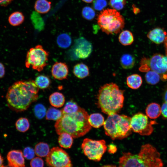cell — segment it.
Masks as SVG:
<instances>
[{"mask_svg":"<svg viewBox=\"0 0 167 167\" xmlns=\"http://www.w3.org/2000/svg\"><path fill=\"white\" fill-rule=\"evenodd\" d=\"M140 65V71L152 70L159 74L161 79H167V56L156 54L150 58L142 59Z\"/></svg>","mask_w":167,"mask_h":167,"instance_id":"obj_8","label":"cell"},{"mask_svg":"<svg viewBox=\"0 0 167 167\" xmlns=\"http://www.w3.org/2000/svg\"><path fill=\"white\" fill-rule=\"evenodd\" d=\"M61 110L50 107L47 110L46 114V119L47 120L57 121L62 116Z\"/></svg>","mask_w":167,"mask_h":167,"instance_id":"obj_31","label":"cell"},{"mask_svg":"<svg viewBox=\"0 0 167 167\" xmlns=\"http://www.w3.org/2000/svg\"><path fill=\"white\" fill-rule=\"evenodd\" d=\"M39 90L34 80L16 81L9 87L6 93L7 105L16 112L24 111L37 100Z\"/></svg>","mask_w":167,"mask_h":167,"instance_id":"obj_1","label":"cell"},{"mask_svg":"<svg viewBox=\"0 0 167 167\" xmlns=\"http://www.w3.org/2000/svg\"><path fill=\"white\" fill-rule=\"evenodd\" d=\"M131 119L130 117L125 115H109L104 124L105 134L113 140L127 137L132 133Z\"/></svg>","mask_w":167,"mask_h":167,"instance_id":"obj_5","label":"cell"},{"mask_svg":"<svg viewBox=\"0 0 167 167\" xmlns=\"http://www.w3.org/2000/svg\"><path fill=\"white\" fill-rule=\"evenodd\" d=\"M73 72L74 75L79 79L85 78L88 76L89 74L88 67L83 63L75 65L74 66Z\"/></svg>","mask_w":167,"mask_h":167,"instance_id":"obj_17","label":"cell"},{"mask_svg":"<svg viewBox=\"0 0 167 167\" xmlns=\"http://www.w3.org/2000/svg\"><path fill=\"white\" fill-rule=\"evenodd\" d=\"M10 167L9 166V167Z\"/></svg>","mask_w":167,"mask_h":167,"instance_id":"obj_49","label":"cell"},{"mask_svg":"<svg viewBox=\"0 0 167 167\" xmlns=\"http://www.w3.org/2000/svg\"><path fill=\"white\" fill-rule=\"evenodd\" d=\"M34 81L39 88L42 89H45L48 88L51 83L49 78L44 75H40L37 76Z\"/></svg>","mask_w":167,"mask_h":167,"instance_id":"obj_30","label":"cell"},{"mask_svg":"<svg viewBox=\"0 0 167 167\" xmlns=\"http://www.w3.org/2000/svg\"><path fill=\"white\" fill-rule=\"evenodd\" d=\"M30 165L31 167H44V162L41 158L36 157L31 160Z\"/></svg>","mask_w":167,"mask_h":167,"instance_id":"obj_39","label":"cell"},{"mask_svg":"<svg viewBox=\"0 0 167 167\" xmlns=\"http://www.w3.org/2000/svg\"><path fill=\"white\" fill-rule=\"evenodd\" d=\"M145 78L147 83L151 85L156 84L161 79V76L159 74L152 70L147 71Z\"/></svg>","mask_w":167,"mask_h":167,"instance_id":"obj_32","label":"cell"},{"mask_svg":"<svg viewBox=\"0 0 167 167\" xmlns=\"http://www.w3.org/2000/svg\"><path fill=\"white\" fill-rule=\"evenodd\" d=\"M156 123L154 121H150L146 115L140 112L134 114L131 119L132 131L143 136L150 135L153 131L152 125Z\"/></svg>","mask_w":167,"mask_h":167,"instance_id":"obj_11","label":"cell"},{"mask_svg":"<svg viewBox=\"0 0 167 167\" xmlns=\"http://www.w3.org/2000/svg\"><path fill=\"white\" fill-rule=\"evenodd\" d=\"M117 149L116 146L113 144L109 145L108 148V151L110 154H114L115 153Z\"/></svg>","mask_w":167,"mask_h":167,"instance_id":"obj_41","label":"cell"},{"mask_svg":"<svg viewBox=\"0 0 167 167\" xmlns=\"http://www.w3.org/2000/svg\"><path fill=\"white\" fill-rule=\"evenodd\" d=\"M49 101L52 106L56 108L62 107L65 103V98L62 93L55 92L49 96Z\"/></svg>","mask_w":167,"mask_h":167,"instance_id":"obj_18","label":"cell"},{"mask_svg":"<svg viewBox=\"0 0 167 167\" xmlns=\"http://www.w3.org/2000/svg\"><path fill=\"white\" fill-rule=\"evenodd\" d=\"M124 92L112 82L101 86L98 91L97 104L102 112L108 115L117 113L123 106Z\"/></svg>","mask_w":167,"mask_h":167,"instance_id":"obj_4","label":"cell"},{"mask_svg":"<svg viewBox=\"0 0 167 167\" xmlns=\"http://www.w3.org/2000/svg\"><path fill=\"white\" fill-rule=\"evenodd\" d=\"M88 117V112L81 107L75 113L63 114L54 125L56 132L58 135L66 133L74 138L82 137L92 128Z\"/></svg>","mask_w":167,"mask_h":167,"instance_id":"obj_2","label":"cell"},{"mask_svg":"<svg viewBox=\"0 0 167 167\" xmlns=\"http://www.w3.org/2000/svg\"><path fill=\"white\" fill-rule=\"evenodd\" d=\"M58 46L62 48H66L70 46L71 43L70 36L66 33H62L58 36L57 39Z\"/></svg>","mask_w":167,"mask_h":167,"instance_id":"obj_29","label":"cell"},{"mask_svg":"<svg viewBox=\"0 0 167 167\" xmlns=\"http://www.w3.org/2000/svg\"><path fill=\"white\" fill-rule=\"evenodd\" d=\"M160 153L149 143L143 145L137 154L123 153L119 160L118 167H163Z\"/></svg>","mask_w":167,"mask_h":167,"instance_id":"obj_3","label":"cell"},{"mask_svg":"<svg viewBox=\"0 0 167 167\" xmlns=\"http://www.w3.org/2000/svg\"><path fill=\"white\" fill-rule=\"evenodd\" d=\"M92 49L90 43L83 37H81L75 41L73 52L76 57L79 58L84 59L90 55Z\"/></svg>","mask_w":167,"mask_h":167,"instance_id":"obj_12","label":"cell"},{"mask_svg":"<svg viewBox=\"0 0 167 167\" xmlns=\"http://www.w3.org/2000/svg\"><path fill=\"white\" fill-rule=\"evenodd\" d=\"M15 126L16 129L19 132H25L30 127V123L28 119L25 118L21 117L16 122Z\"/></svg>","mask_w":167,"mask_h":167,"instance_id":"obj_33","label":"cell"},{"mask_svg":"<svg viewBox=\"0 0 167 167\" xmlns=\"http://www.w3.org/2000/svg\"><path fill=\"white\" fill-rule=\"evenodd\" d=\"M135 60L131 54H125L123 55L120 59V63L123 68L128 69L132 68L135 65Z\"/></svg>","mask_w":167,"mask_h":167,"instance_id":"obj_26","label":"cell"},{"mask_svg":"<svg viewBox=\"0 0 167 167\" xmlns=\"http://www.w3.org/2000/svg\"><path fill=\"white\" fill-rule=\"evenodd\" d=\"M51 6V2L47 0H36L34 4V8L37 12L45 14L50 10Z\"/></svg>","mask_w":167,"mask_h":167,"instance_id":"obj_19","label":"cell"},{"mask_svg":"<svg viewBox=\"0 0 167 167\" xmlns=\"http://www.w3.org/2000/svg\"><path fill=\"white\" fill-rule=\"evenodd\" d=\"M80 107L76 102L71 100L66 103L61 111L63 115L72 114L77 112Z\"/></svg>","mask_w":167,"mask_h":167,"instance_id":"obj_28","label":"cell"},{"mask_svg":"<svg viewBox=\"0 0 167 167\" xmlns=\"http://www.w3.org/2000/svg\"><path fill=\"white\" fill-rule=\"evenodd\" d=\"M45 161L49 167H72L70 157L64 150L58 147L50 150Z\"/></svg>","mask_w":167,"mask_h":167,"instance_id":"obj_10","label":"cell"},{"mask_svg":"<svg viewBox=\"0 0 167 167\" xmlns=\"http://www.w3.org/2000/svg\"><path fill=\"white\" fill-rule=\"evenodd\" d=\"M49 53L41 45L30 48L28 52L25 61L26 68H32L39 72L48 64Z\"/></svg>","mask_w":167,"mask_h":167,"instance_id":"obj_7","label":"cell"},{"mask_svg":"<svg viewBox=\"0 0 167 167\" xmlns=\"http://www.w3.org/2000/svg\"><path fill=\"white\" fill-rule=\"evenodd\" d=\"M107 5L106 0H95L93 3L94 8L98 11H100L103 9Z\"/></svg>","mask_w":167,"mask_h":167,"instance_id":"obj_38","label":"cell"},{"mask_svg":"<svg viewBox=\"0 0 167 167\" xmlns=\"http://www.w3.org/2000/svg\"><path fill=\"white\" fill-rule=\"evenodd\" d=\"M82 14L83 17L85 19L91 20L94 18L95 12L92 8L89 6H85L82 9Z\"/></svg>","mask_w":167,"mask_h":167,"instance_id":"obj_35","label":"cell"},{"mask_svg":"<svg viewBox=\"0 0 167 167\" xmlns=\"http://www.w3.org/2000/svg\"><path fill=\"white\" fill-rule=\"evenodd\" d=\"M34 150L35 154L39 157L46 156L50 151L48 144L43 142L37 143L35 146Z\"/></svg>","mask_w":167,"mask_h":167,"instance_id":"obj_27","label":"cell"},{"mask_svg":"<svg viewBox=\"0 0 167 167\" xmlns=\"http://www.w3.org/2000/svg\"><path fill=\"white\" fill-rule=\"evenodd\" d=\"M59 135L58 141L60 146L66 149L71 148L73 142V137L66 133H62Z\"/></svg>","mask_w":167,"mask_h":167,"instance_id":"obj_21","label":"cell"},{"mask_svg":"<svg viewBox=\"0 0 167 167\" xmlns=\"http://www.w3.org/2000/svg\"><path fill=\"white\" fill-rule=\"evenodd\" d=\"M3 158L0 153V167H5L4 165Z\"/></svg>","mask_w":167,"mask_h":167,"instance_id":"obj_44","label":"cell"},{"mask_svg":"<svg viewBox=\"0 0 167 167\" xmlns=\"http://www.w3.org/2000/svg\"><path fill=\"white\" fill-rule=\"evenodd\" d=\"M163 98L165 102H167V88L165 90L163 95Z\"/></svg>","mask_w":167,"mask_h":167,"instance_id":"obj_45","label":"cell"},{"mask_svg":"<svg viewBox=\"0 0 167 167\" xmlns=\"http://www.w3.org/2000/svg\"><path fill=\"white\" fill-rule=\"evenodd\" d=\"M167 35L166 32L163 28L157 27L150 30L147 34L148 38L156 44L164 42Z\"/></svg>","mask_w":167,"mask_h":167,"instance_id":"obj_15","label":"cell"},{"mask_svg":"<svg viewBox=\"0 0 167 167\" xmlns=\"http://www.w3.org/2000/svg\"><path fill=\"white\" fill-rule=\"evenodd\" d=\"M126 3V0H110L109 5L114 9L117 11L122 9Z\"/></svg>","mask_w":167,"mask_h":167,"instance_id":"obj_36","label":"cell"},{"mask_svg":"<svg viewBox=\"0 0 167 167\" xmlns=\"http://www.w3.org/2000/svg\"><path fill=\"white\" fill-rule=\"evenodd\" d=\"M166 56H167V35L164 41Z\"/></svg>","mask_w":167,"mask_h":167,"instance_id":"obj_46","label":"cell"},{"mask_svg":"<svg viewBox=\"0 0 167 167\" xmlns=\"http://www.w3.org/2000/svg\"><path fill=\"white\" fill-rule=\"evenodd\" d=\"M88 120L90 125L96 128L104 125L105 122L103 115L98 113H93L89 115Z\"/></svg>","mask_w":167,"mask_h":167,"instance_id":"obj_22","label":"cell"},{"mask_svg":"<svg viewBox=\"0 0 167 167\" xmlns=\"http://www.w3.org/2000/svg\"><path fill=\"white\" fill-rule=\"evenodd\" d=\"M46 109L41 104H37L34 108V112L35 116L38 119H42L46 115Z\"/></svg>","mask_w":167,"mask_h":167,"instance_id":"obj_34","label":"cell"},{"mask_svg":"<svg viewBox=\"0 0 167 167\" xmlns=\"http://www.w3.org/2000/svg\"><path fill=\"white\" fill-rule=\"evenodd\" d=\"M52 76L58 80H63L67 78L69 74V68L64 62H57L53 65L51 70Z\"/></svg>","mask_w":167,"mask_h":167,"instance_id":"obj_14","label":"cell"},{"mask_svg":"<svg viewBox=\"0 0 167 167\" xmlns=\"http://www.w3.org/2000/svg\"><path fill=\"white\" fill-rule=\"evenodd\" d=\"M100 167H117L115 165H107L102 166Z\"/></svg>","mask_w":167,"mask_h":167,"instance_id":"obj_47","label":"cell"},{"mask_svg":"<svg viewBox=\"0 0 167 167\" xmlns=\"http://www.w3.org/2000/svg\"><path fill=\"white\" fill-rule=\"evenodd\" d=\"M126 84L132 89H136L141 85L143 81L141 76L137 74H133L126 78Z\"/></svg>","mask_w":167,"mask_h":167,"instance_id":"obj_20","label":"cell"},{"mask_svg":"<svg viewBox=\"0 0 167 167\" xmlns=\"http://www.w3.org/2000/svg\"><path fill=\"white\" fill-rule=\"evenodd\" d=\"M97 21L101 31L108 35L118 33L125 25L123 17L113 9L108 8L101 11L97 17Z\"/></svg>","mask_w":167,"mask_h":167,"instance_id":"obj_6","label":"cell"},{"mask_svg":"<svg viewBox=\"0 0 167 167\" xmlns=\"http://www.w3.org/2000/svg\"><path fill=\"white\" fill-rule=\"evenodd\" d=\"M161 114L165 118H167V102H165L161 107Z\"/></svg>","mask_w":167,"mask_h":167,"instance_id":"obj_40","label":"cell"},{"mask_svg":"<svg viewBox=\"0 0 167 167\" xmlns=\"http://www.w3.org/2000/svg\"><path fill=\"white\" fill-rule=\"evenodd\" d=\"M84 2L87 3H90L92 2L93 0H82Z\"/></svg>","mask_w":167,"mask_h":167,"instance_id":"obj_48","label":"cell"},{"mask_svg":"<svg viewBox=\"0 0 167 167\" xmlns=\"http://www.w3.org/2000/svg\"><path fill=\"white\" fill-rule=\"evenodd\" d=\"M30 18L34 27L36 30L41 31L44 28L45 23L39 13L36 11H33L31 15Z\"/></svg>","mask_w":167,"mask_h":167,"instance_id":"obj_23","label":"cell"},{"mask_svg":"<svg viewBox=\"0 0 167 167\" xmlns=\"http://www.w3.org/2000/svg\"><path fill=\"white\" fill-rule=\"evenodd\" d=\"M146 115L151 119H156L161 114V107L158 103L152 102L148 104L146 108Z\"/></svg>","mask_w":167,"mask_h":167,"instance_id":"obj_16","label":"cell"},{"mask_svg":"<svg viewBox=\"0 0 167 167\" xmlns=\"http://www.w3.org/2000/svg\"><path fill=\"white\" fill-rule=\"evenodd\" d=\"M23 155L24 158L27 160H32L35 156L34 149L30 147H25L23 150Z\"/></svg>","mask_w":167,"mask_h":167,"instance_id":"obj_37","label":"cell"},{"mask_svg":"<svg viewBox=\"0 0 167 167\" xmlns=\"http://www.w3.org/2000/svg\"><path fill=\"white\" fill-rule=\"evenodd\" d=\"M8 165L10 167H24L25 161L23 152L19 150L10 151L7 155Z\"/></svg>","mask_w":167,"mask_h":167,"instance_id":"obj_13","label":"cell"},{"mask_svg":"<svg viewBox=\"0 0 167 167\" xmlns=\"http://www.w3.org/2000/svg\"><path fill=\"white\" fill-rule=\"evenodd\" d=\"M25 17L23 13L20 11L13 12L9 16L8 22L14 26H17L21 24L24 22Z\"/></svg>","mask_w":167,"mask_h":167,"instance_id":"obj_24","label":"cell"},{"mask_svg":"<svg viewBox=\"0 0 167 167\" xmlns=\"http://www.w3.org/2000/svg\"><path fill=\"white\" fill-rule=\"evenodd\" d=\"M13 0H0V6H6L9 5Z\"/></svg>","mask_w":167,"mask_h":167,"instance_id":"obj_43","label":"cell"},{"mask_svg":"<svg viewBox=\"0 0 167 167\" xmlns=\"http://www.w3.org/2000/svg\"><path fill=\"white\" fill-rule=\"evenodd\" d=\"M81 148L88 159L95 161L101 160L107 149L105 140H94L88 138L83 140Z\"/></svg>","mask_w":167,"mask_h":167,"instance_id":"obj_9","label":"cell"},{"mask_svg":"<svg viewBox=\"0 0 167 167\" xmlns=\"http://www.w3.org/2000/svg\"><path fill=\"white\" fill-rule=\"evenodd\" d=\"M119 42L124 46L131 45L134 41V36L132 33L128 30L122 31L118 36Z\"/></svg>","mask_w":167,"mask_h":167,"instance_id":"obj_25","label":"cell"},{"mask_svg":"<svg viewBox=\"0 0 167 167\" xmlns=\"http://www.w3.org/2000/svg\"><path fill=\"white\" fill-rule=\"evenodd\" d=\"M5 68L3 64L0 62V79L2 78L5 75Z\"/></svg>","mask_w":167,"mask_h":167,"instance_id":"obj_42","label":"cell"}]
</instances>
